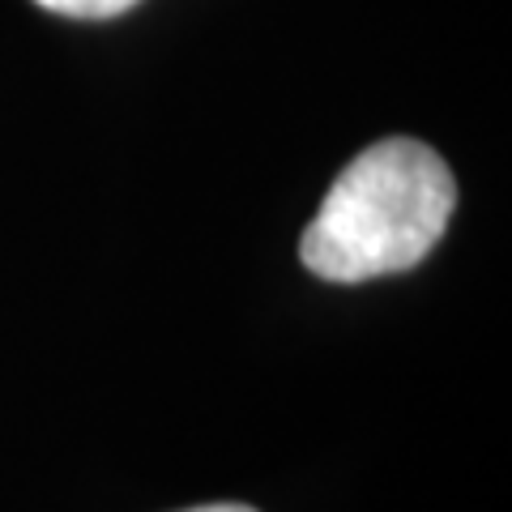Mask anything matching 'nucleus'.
Returning <instances> with one entry per match:
<instances>
[{"instance_id": "f257e3e1", "label": "nucleus", "mask_w": 512, "mask_h": 512, "mask_svg": "<svg viewBox=\"0 0 512 512\" xmlns=\"http://www.w3.org/2000/svg\"><path fill=\"white\" fill-rule=\"evenodd\" d=\"M457 210V180L414 137L367 146L325 192L299 239V261L325 282H367L414 269Z\"/></svg>"}, {"instance_id": "f03ea898", "label": "nucleus", "mask_w": 512, "mask_h": 512, "mask_svg": "<svg viewBox=\"0 0 512 512\" xmlns=\"http://www.w3.org/2000/svg\"><path fill=\"white\" fill-rule=\"evenodd\" d=\"M47 13H64V18H86V22H103V18H120L137 5V0H35Z\"/></svg>"}, {"instance_id": "7ed1b4c3", "label": "nucleus", "mask_w": 512, "mask_h": 512, "mask_svg": "<svg viewBox=\"0 0 512 512\" xmlns=\"http://www.w3.org/2000/svg\"><path fill=\"white\" fill-rule=\"evenodd\" d=\"M184 512H256L248 504H201V508H184Z\"/></svg>"}]
</instances>
